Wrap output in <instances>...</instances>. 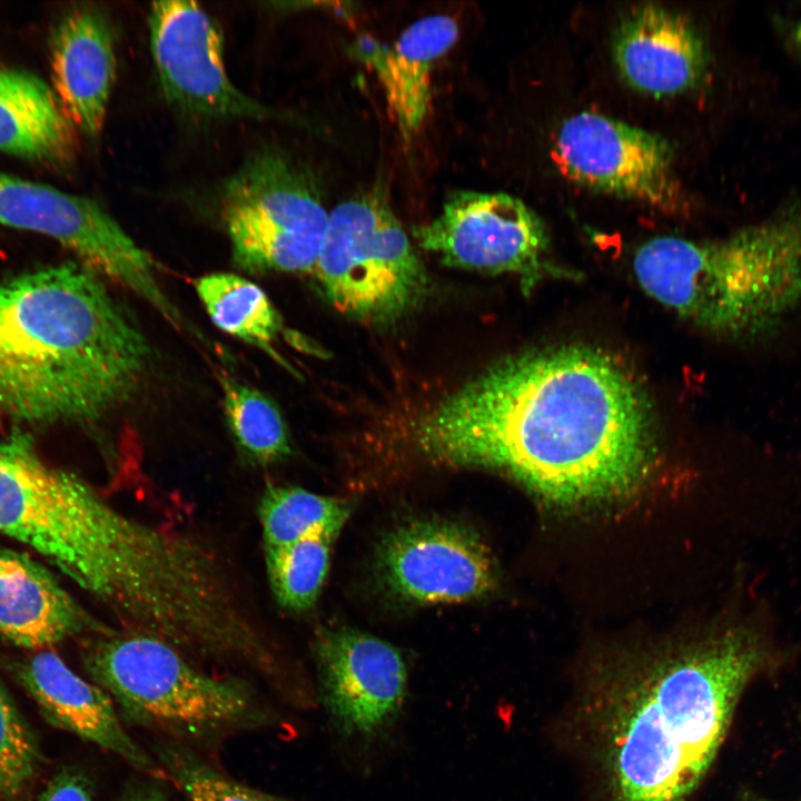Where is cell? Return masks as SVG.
I'll return each mask as SVG.
<instances>
[{
  "instance_id": "obj_28",
  "label": "cell",
  "mask_w": 801,
  "mask_h": 801,
  "mask_svg": "<svg viewBox=\"0 0 801 801\" xmlns=\"http://www.w3.org/2000/svg\"><path fill=\"white\" fill-rule=\"evenodd\" d=\"M116 801H167V798L159 788L140 784L123 792Z\"/></svg>"
},
{
  "instance_id": "obj_1",
  "label": "cell",
  "mask_w": 801,
  "mask_h": 801,
  "mask_svg": "<svg viewBox=\"0 0 801 801\" xmlns=\"http://www.w3.org/2000/svg\"><path fill=\"white\" fill-rule=\"evenodd\" d=\"M415 444L431 463L497 472L574 507L635 490L655 457L656 425L620 358L574 344L490 366L419 419Z\"/></svg>"
},
{
  "instance_id": "obj_27",
  "label": "cell",
  "mask_w": 801,
  "mask_h": 801,
  "mask_svg": "<svg viewBox=\"0 0 801 801\" xmlns=\"http://www.w3.org/2000/svg\"><path fill=\"white\" fill-rule=\"evenodd\" d=\"M38 801H91L90 783L78 772H62L47 785Z\"/></svg>"
},
{
  "instance_id": "obj_8",
  "label": "cell",
  "mask_w": 801,
  "mask_h": 801,
  "mask_svg": "<svg viewBox=\"0 0 801 801\" xmlns=\"http://www.w3.org/2000/svg\"><path fill=\"white\" fill-rule=\"evenodd\" d=\"M0 225L44 235L191 332L160 287L151 256L95 200L0 171Z\"/></svg>"
},
{
  "instance_id": "obj_11",
  "label": "cell",
  "mask_w": 801,
  "mask_h": 801,
  "mask_svg": "<svg viewBox=\"0 0 801 801\" xmlns=\"http://www.w3.org/2000/svg\"><path fill=\"white\" fill-rule=\"evenodd\" d=\"M148 23L156 75L170 106L205 119H267L275 115L231 81L222 34L198 3L154 2Z\"/></svg>"
},
{
  "instance_id": "obj_22",
  "label": "cell",
  "mask_w": 801,
  "mask_h": 801,
  "mask_svg": "<svg viewBox=\"0 0 801 801\" xmlns=\"http://www.w3.org/2000/svg\"><path fill=\"white\" fill-rule=\"evenodd\" d=\"M350 510L340 498L296 486L269 485L258 507L264 548L287 546L316 532L338 535Z\"/></svg>"
},
{
  "instance_id": "obj_18",
  "label": "cell",
  "mask_w": 801,
  "mask_h": 801,
  "mask_svg": "<svg viewBox=\"0 0 801 801\" xmlns=\"http://www.w3.org/2000/svg\"><path fill=\"white\" fill-rule=\"evenodd\" d=\"M20 679L44 716L67 730L146 770L151 762L122 726L111 696L75 673L56 653L39 651L24 661Z\"/></svg>"
},
{
  "instance_id": "obj_16",
  "label": "cell",
  "mask_w": 801,
  "mask_h": 801,
  "mask_svg": "<svg viewBox=\"0 0 801 801\" xmlns=\"http://www.w3.org/2000/svg\"><path fill=\"white\" fill-rule=\"evenodd\" d=\"M116 66L113 28L101 10L72 9L55 26L50 38L51 88L75 129L90 138L103 127Z\"/></svg>"
},
{
  "instance_id": "obj_15",
  "label": "cell",
  "mask_w": 801,
  "mask_h": 801,
  "mask_svg": "<svg viewBox=\"0 0 801 801\" xmlns=\"http://www.w3.org/2000/svg\"><path fill=\"white\" fill-rule=\"evenodd\" d=\"M613 55L632 87L655 96L695 87L708 66L706 47L693 22L655 3L639 4L620 19Z\"/></svg>"
},
{
  "instance_id": "obj_19",
  "label": "cell",
  "mask_w": 801,
  "mask_h": 801,
  "mask_svg": "<svg viewBox=\"0 0 801 801\" xmlns=\"http://www.w3.org/2000/svg\"><path fill=\"white\" fill-rule=\"evenodd\" d=\"M457 38L456 20L434 14L412 23L390 47L369 51L367 61L382 85L388 113L406 144L419 132L428 115L436 62Z\"/></svg>"
},
{
  "instance_id": "obj_21",
  "label": "cell",
  "mask_w": 801,
  "mask_h": 801,
  "mask_svg": "<svg viewBox=\"0 0 801 801\" xmlns=\"http://www.w3.org/2000/svg\"><path fill=\"white\" fill-rule=\"evenodd\" d=\"M196 290L212 323L222 332L276 355L273 343L283 320L267 294L233 273H211L197 279Z\"/></svg>"
},
{
  "instance_id": "obj_9",
  "label": "cell",
  "mask_w": 801,
  "mask_h": 801,
  "mask_svg": "<svg viewBox=\"0 0 801 801\" xmlns=\"http://www.w3.org/2000/svg\"><path fill=\"white\" fill-rule=\"evenodd\" d=\"M412 234L446 266L516 275L525 294L546 276H563L548 258L541 218L507 194L455 191L433 220Z\"/></svg>"
},
{
  "instance_id": "obj_25",
  "label": "cell",
  "mask_w": 801,
  "mask_h": 801,
  "mask_svg": "<svg viewBox=\"0 0 801 801\" xmlns=\"http://www.w3.org/2000/svg\"><path fill=\"white\" fill-rule=\"evenodd\" d=\"M160 759L188 801H293L230 779L184 749L162 748Z\"/></svg>"
},
{
  "instance_id": "obj_24",
  "label": "cell",
  "mask_w": 801,
  "mask_h": 801,
  "mask_svg": "<svg viewBox=\"0 0 801 801\" xmlns=\"http://www.w3.org/2000/svg\"><path fill=\"white\" fill-rule=\"evenodd\" d=\"M336 537L334 533L316 532L287 546L265 551L268 582L281 607L301 612L316 603Z\"/></svg>"
},
{
  "instance_id": "obj_6",
  "label": "cell",
  "mask_w": 801,
  "mask_h": 801,
  "mask_svg": "<svg viewBox=\"0 0 801 801\" xmlns=\"http://www.w3.org/2000/svg\"><path fill=\"white\" fill-rule=\"evenodd\" d=\"M340 313L367 323H389L417 306L427 278L406 231L374 196L349 199L329 214L312 270Z\"/></svg>"
},
{
  "instance_id": "obj_3",
  "label": "cell",
  "mask_w": 801,
  "mask_h": 801,
  "mask_svg": "<svg viewBox=\"0 0 801 801\" xmlns=\"http://www.w3.org/2000/svg\"><path fill=\"white\" fill-rule=\"evenodd\" d=\"M99 274L67 261L0 284V412L18 424H90L127 402L149 359Z\"/></svg>"
},
{
  "instance_id": "obj_14",
  "label": "cell",
  "mask_w": 801,
  "mask_h": 801,
  "mask_svg": "<svg viewBox=\"0 0 801 801\" xmlns=\"http://www.w3.org/2000/svg\"><path fill=\"white\" fill-rule=\"evenodd\" d=\"M713 288L722 334L748 332L801 295V219L741 231L715 244Z\"/></svg>"
},
{
  "instance_id": "obj_13",
  "label": "cell",
  "mask_w": 801,
  "mask_h": 801,
  "mask_svg": "<svg viewBox=\"0 0 801 801\" xmlns=\"http://www.w3.org/2000/svg\"><path fill=\"white\" fill-rule=\"evenodd\" d=\"M319 694L336 731L373 741L399 719L407 666L393 644L346 627H322L314 641Z\"/></svg>"
},
{
  "instance_id": "obj_5",
  "label": "cell",
  "mask_w": 801,
  "mask_h": 801,
  "mask_svg": "<svg viewBox=\"0 0 801 801\" xmlns=\"http://www.w3.org/2000/svg\"><path fill=\"white\" fill-rule=\"evenodd\" d=\"M92 681L135 723L189 739H206L260 721L248 686L196 669L171 644L111 629L82 652Z\"/></svg>"
},
{
  "instance_id": "obj_26",
  "label": "cell",
  "mask_w": 801,
  "mask_h": 801,
  "mask_svg": "<svg viewBox=\"0 0 801 801\" xmlns=\"http://www.w3.org/2000/svg\"><path fill=\"white\" fill-rule=\"evenodd\" d=\"M34 765L33 740L0 685V795L20 792L31 779Z\"/></svg>"
},
{
  "instance_id": "obj_12",
  "label": "cell",
  "mask_w": 801,
  "mask_h": 801,
  "mask_svg": "<svg viewBox=\"0 0 801 801\" xmlns=\"http://www.w3.org/2000/svg\"><path fill=\"white\" fill-rule=\"evenodd\" d=\"M375 561L384 587L408 603L471 601L497 583L493 556L481 536L449 520L417 518L395 526L379 542Z\"/></svg>"
},
{
  "instance_id": "obj_23",
  "label": "cell",
  "mask_w": 801,
  "mask_h": 801,
  "mask_svg": "<svg viewBox=\"0 0 801 801\" xmlns=\"http://www.w3.org/2000/svg\"><path fill=\"white\" fill-rule=\"evenodd\" d=\"M221 385L226 422L240 451L263 465L289 455L288 428L276 404L234 378H224Z\"/></svg>"
},
{
  "instance_id": "obj_20",
  "label": "cell",
  "mask_w": 801,
  "mask_h": 801,
  "mask_svg": "<svg viewBox=\"0 0 801 801\" xmlns=\"http://www.w3.org/2000/svg\"><path fill=\"white\" fill-rule=\"evenodd\" d=\"M75 131L47 82L0 66V151L66 165L76 154Z\"/></svg>"
},
{
  "instance_id": "obj_2",
  "label": "cell",
  "mask_w": 801,
  "mask_h": 801,
  "mask_svg": "<svg viewBox=\"0 0 801 801\" xmlns=\"http://www.w3.org/2000/svg\"><path fill=\"white\" fill-rule=\"evenodd\" d=\"M773 660L763 629L739 623L595 674L582 713L611 801H686L746 684Z\"/></svg>"
},
{
  "instance_id": "obj_10",
  "label": "cell",
  "mask_w": 801,
  "mask_h": 801,
  "mask_svg": "<svg viewBox=\"0 0 801 801\" xmlns=\"http://www.w3.org/2000/svg\"><path fill=\"white\" fill-rule=\"evenodd\" d=\"M554 159L572 181L675 214L685 194L673 150L660 135L594 112L567 118L554 141Z\"/></svg>"
},
{
  "instance_id": "obj_4",
  "label": "cell",
  "mask_w": 801,
  "mask_h": 801,
  "mask_svg": "<svg viewBox=\"0 0 801 801\" xmlns=\"http://www.w3.org/2000/svg\"><path fill=\"white\" fill-rule=\"evenodd\" d=\"M0 534L21 542L90 595L120 563L126 513L39 455L27 432L0 435Z\"/></svg>"
},
{
  "instance_id": "obj_7",
  "label": "cell",
  "mask_w": 801,
  "mask_h": 801,
  "mask_svg": "<svg viewBox=\"0 0 801 801\" xmlns=\"http://www.w3.org/2000/svg\"><path fill=\"white\" fill-rule=\"evenodd\" d=\"M222 210L241 269L313 270L329 215L304 172L284 155L266 150L246 160L225 184Z\"/></svg>"
},
{
  "instance_id": "obj_29",
  "label": "cell",
  "mask_w": 801,
  "mask_h": 801,
  "mask_svg": "<svg viewBox=\"0 0 801 801\" xmlns=\"http://www.w3.org/2000/svg\"><path fill=\"white\" fill-rule=\"evenodd\" d=\"M793 39H794L797 47L801 51V21L798 23V26L794 29Z\"/></svg>"
},
{
  "instance_id": "obj_17",
  "label": "cell",
  "mask_w": 801,
  "mask_h": 801,
  "mask_svg": "<svg viewBox=\"0 0 801 801\" xmlns=\"http://www.w3.org/2000/svg\"><path fill=\"white\" fill-rule=\"evenodd\" d=\"M108 630L42 564L0 546V633L6 639L42 651L82 633Z\"/></svg>"
}]
</instances>
